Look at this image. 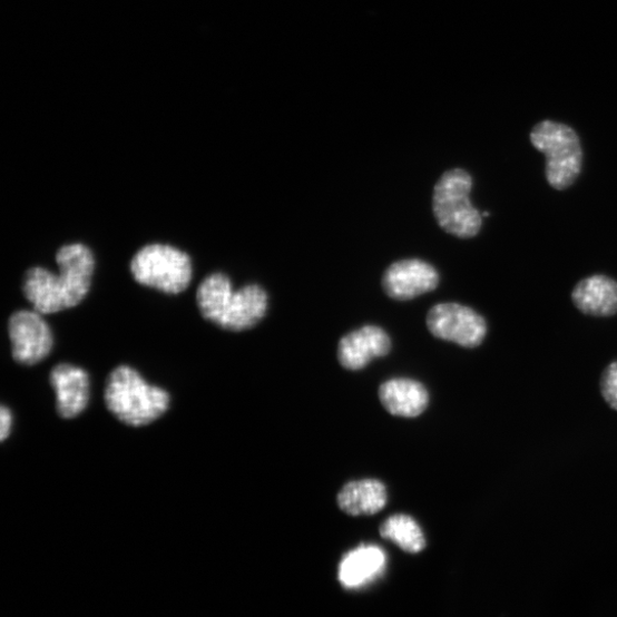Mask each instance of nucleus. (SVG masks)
Wrapping results in <instances>:
<instances>
[{
    "mask_svg": "<svg viewBox=\"0 0 617 617\" xmlns=\"http://www.w3.org/2000/svg\"><path fill=\"white\" fill-rule=\"evenodd\" d=\"M59 274L46 268L28 271L23 293L36 312L51 315L78 305L91 290L96 267L90 248L66 245L57 253Z\"/></svg>",
    "mask_w": 617,
    "mask_h": 617,
    "instance_id": "nucleus-1",
    "label": "nucleus"
},
{
    "mask_svg": "<svg viewBox=\"0 0 617 617\" xmlns=\"http://www.w3.org/2000/svg\"><path fill=\"white\" fill-rule=\"evenodd\" d=\"M430 333L463 347H477L488 335V323L472 307L454 302L439 303L427 316Z\"/></svg>",
    "mask_w": 617,
    "mask_h": 617,
    "instance_id": "nucleus-7",
    "label": "nucleus"
},
{
    "mask_svg": "<svg viewBox=\"0 0 617 617\" xmlns=\"http://www.w3.org/2000/svg\"><path fill=\"white\" fill-rule=\"evenodd\" d=\"M108 410L130 427H144L159 419L169 407V394L146 382L134 369L119 366L106 389Z\"/></svg>",
    "mask_w": 617,
    "mask_h": 617,
    "instance_id": "nucleus-3",
    "label": "nucleus"
},
{
    "mask_svg": "<svg viewBox=\"0 0 617 617\" xmlns=\"http://www.w3.org/2000/svg\"><path fill=\"white\" fill-rule=\"evenodd\" d=\"M472 176L462 168L445 172L433 189L432 209L438 225L461 239L476 237L482 228V214L472 205Z\"/></svg>",
    "mask_w": 617,
    "mask_h": 617,
    "instance_id": "nucleus-5",
    "label": "nucleus"
},
{
    "mask_svg": "<svg viewBox=\"0 0 617 617\" xmlns=\"http://www.w3.org/2000/svg\"><path fill=\"white\" fill-rule=\"evenodd\" d=\"M130 273L147 287L167 294H179L193 278L190 256L173 246L151 244L141 248L130 261Z\"/></svg>",
    "mask_w": 617,
    "mask_h": 617,
    "instance_id": "nucleus-6",
    "label": "nucleus"
},
{
    "mask_svg": "<svg viewBox=\"0 0 617 617\" xmlns=\"http://www.w3.org/2000/svg\"><path fill=\"white\" fill-rule=\"evenodd\" d=\"M51 383L57 393V409L63 419H72L85 411L90 401V378L88 374L69 364L55 368Z\"/></svg>",
    "mask_w": 617,
    "mask_h": 617,
    "instance_id": "nucleus-11",
    "label": "nucleus"
},
{
    "mask_svg": "<svg viewBox=\"0 0 617 617\" xmlns=\"http://www.w3.org/2000/svg\"><path fill=\"white\" fill-rule=\"evenodd\" d=\"M439 285V274L430 263L419 258L394 262L385 271L382 286L393 300L409 301L434 291Z\"/></svg>",
    "mask_w": 617,
    "mask_h": 617,
    "instance_id": "nucleus-9",
    "label": "nucleus"
},
{
    "mask_svg": "<svg viewBox=\"0 0 617 617\" xmlns=\"http://www.w3.org/2000/svg\"><path fill=\"white\" fill-rule=\"evenodd\" d=\"M391 350V340L384 330L369 325L343 336L337 347L340 364L350 371H360L373 360L384 358Z\"/></svg>",
    "mask_w": 617,
    "mask_h": 617,
    "instance_id": "nucleus-10",
    "label": "nucleus"
},
{
    "mask_svg": "<svg viewBox=\"0 0 617 617\" xmlns=\"http://www.w3.org/2000/svg\"><path fill=\"white\" fill-rule=\"evenodd\" d=\"M386 555L378 546H362L347 552L340 564L339 579L343 587L358 589L382 576Z\"/></svg>",
    "mask_w": 617,
    "mask_h": 617,
    "instance_id": "nucleus-14",
    "label": "nucleus"
},
{
    "mask_svg": "<svg viewBox=\"0 0 617 617\" xmlns=\"http://www.w3.org/2000/svg\"><path fill=\"white\" fill-rule=\"evenodd\" d=\"M385 484L378 479H363L345 484L337 496L340 509L350 516H371L384 509Z\"/></svg>",
    "mask_w": 617,
    "mask_h": 617,
    "instance_id": "nucleus-15",
    "label": "nucleus"
},
{
    "mask_svg": "<svg viewBox=\"0 0 617 617\" xmlns=\"http://www.w3.org/2000/svg\"><path fill=\"white\" fill-rule=\"evenodd\" d=\"M12 422L13 418L11 411L3 407L2 411H0V439H2V442L10 435Z\"/></svg>",
    "mask_w": 617,
    "mask_h": 617,
    "instance_id": "nucleus-18",
    "label": "nucleus"
},
{
    "mask_svg": "<svg viewBox=\"0 0 617 617\" xmlns=\"http://www.w3.org/2000/svg\"><path fill=\"white\" fill-rule=\"evenodd\" d=\"M380 535L410 554L421 552L425 548L422 528L408 515H393L380 527Z\"/></svg>",
    "mask_w": 617,
    "mask_h": 617,
    "instance_id": "nucleus-16",
    "label": "nucleus"
},
{
    "mask_svg": "<svg viewBox=\"0 0 617 617\" xmlns=\"http://www.w3.org/2000/svg\"><path fill=\"white\" fill-rule=\"evenodd\" d=\"M197 304L205 320L224 330L242 332L266 316L268 294L256 284L235 292L225 274H213L199 285Z\"/></svg>",
    "mask_w": 617,
    "mask_h": 617,
    "instance_id": "nucleus-2",
    "label": "nucleus"
},
{
    "mask_svg": "<svg viewBox=\"0 0 617 617\" xmlns=\"http://www.w3.org/2000/svg\"><path fill=\"white\" fill-rule=\"evenodd\" d=\"M600 389L605 402L617 411V362H613L604 371Z\"/></svg>",
    "mask_w": 617,
    "mask_h": 617,
    "instance_id": "nucleus-17",
    "label": "nucleus"
},
{
    "mask_svg": "<svg viewBox=\"0 0 617 617\" xmlns=\"http://www.w3.org/2000/svg\"><path fill=\"white\" fill-rule=\"evenodd\" d=\"M571 301L587 316L613 317L617 314V281L606 275L589 276L572 290Z\"/></svg>",
    "mask_w": 617,
    "mask_h": 617,
    "instance_id": "nucleus-12",
    "label": "nucleus"
},
{
    "mask_svg": "<svg viewBox=\"0 0 617 617\" xmlns=\"http://www.w3.org/2000/svg\"><path fill=\"white\" fill-rule=\"evenodd\" d=\"M383 408L394 417L417 418L429 404V393L424 385L411 379H392L379 390Z\"/></svg>",
    "mask_w": 617,
    "mask_h": 617,
    "instance_id": "nucleus-13",
    "label": "nucleus"
},
{
    "mask_svg": "<svg viewBox=\"0 0 617 617\" xmlns=\"http://www.w3.org/2000/svg\"><path fill=\"white\" fill-rule=\"evenodd\" d=\"M14 360L23 365H35L46 360L53 347V334L38 312L21 311L9 323Z\"/></svg>",
    "mask_w": 617,
    "mask_h": 617,
    "instance_id": "nucleus-8",
    "label": "nucleus"
},
{
    "mask_svg": "<svg viewBox=\"0 0 617 617\" xmlns=\"http://www.w3.org/2000/svg\"><path fill=\"white\" fill-rule=\"evenodd\" d=\"M530 139L546 156V178L551 188L564 192L577 183L584 166V148L575 129L543 120L533 127Z\"/></svg>",
    "mask_w": 617,
    "mask_h": 617,
    "instance_id": "nucleus-4",
    "label": "nucleus"
}]
</instances>
